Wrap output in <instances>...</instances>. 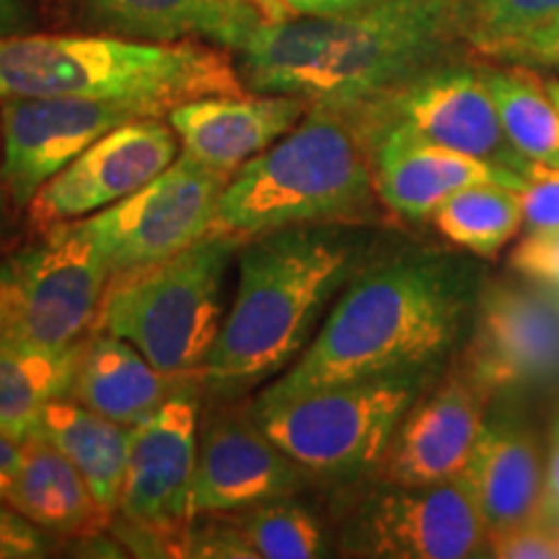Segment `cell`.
Segmentation results:
<instances>
[{
	"instance_id": "6da1fadb",
	"label": "cell",
	"mask_w": 559,
	"mask_h": 559,
	"mask_svg": "<svg viewBox=\"0 0 559 559\" xmlns=\"http://www.w3.org/2000/svg\"><path fill=\"white\" fill-rule=\"evenodd\" d=\"M477 270L445 251H409L345 285L317 337L257 396L277 404L332 383L436 368L469 334Z\"/></svg>"
},
{
	"instance_id": "7a4b0ae2",
	"label": "cell",
	"mask_w": 559,
	"mask_h": 559,
	"mask_svg": "<svg viewBox=\"0 0 559 559\" xmlns=\"http://www.w3.org/2000/svg\"><path fill=\"white\" fill-rule=\"evenodd\" d=\"M456 41L451 0H383L337 16L264 21L239 50V75L254 94L355 107L449 60Z\"/></svg>"
},
{
	"instance_id": "3957f363",
	"label": "cell",
	"mask_w": 559,
	"mask_h": 559,
	"mask_svg": "<svg viewBox=\"0 0 559 559\" xmlns=\"http://www.w3.org/2000/svg\"><path fill=\"white\" fill-rule=\"evenodd\" d=\"M353 223H309L241 241L239 285L200 379L218 396L277 379L317 337L358 267Z\"/></svg>"
},
{
	"instance_id": "277c9868",
	"label": "cell",
	"mask_w": 559,
	"mask_h": 559,
	"mask_svg": "<svg viewBox=\"0 0 559 559\" xmlns=\"http://www.w3.org/2000/svg\"><path fill=\"white\" fill-rule=\"evenodd\" d=\"M213 94H243L239 68L194 41H143L117 34H24L0 39V102L81 96L171 107Z\"/></svg>"
},
{
	"instance_id": "5b68a950",
	"label": "cell",
	"mask_w": 559,
	"mask_h": 559,
	"mask_svg": "<svg viewBox=\"0 0 559 559\" xmlns=\"http://www.w3.org/2000/svg\"><path fill=\"white\" fill-rule=\"evenodd\" d=\"M376 198L355 109L313 104L288 135L228 179L215 228L249 239L309 223H362L376 213Z\"/></svg>"
},
{
	"instance_id": "8992f818",
	"label": "cell",
	"mask_w": 559,
	"mask_h": 559,
	"mask_svg": "<svg viewBox=\"0 0 559 559\" xmlns=\"http://www.w3.org/2000/svg\"><path fill=\"white\" fill-rule=\"evenodd\" d=\"M241 241L213 228L169 260L111 277L94 330L128 340L164 373H202L226 317L223 293Z\"/></svg>"
},
{
	"instance_id": "52a82bcc",
	"label": "cell",
	"mask_w": 559,
	"mask_h": 559,
	"mask_svg": "<svg viewBox=\"0 0 559 559\" xmlns=\"http://www.w3.org/2000/svg\"><path fill=\"white\" fill-rule=\"evenodd\" d=\"M432 373L376 376L251 407L262 430L309 477L353 479L383 464L396 428Z\"/></svg>"
},
{
	"instance_id": "ba28073f",
	"label": "cell",
	"mask_w": 559,
	"mask_h": 559,
	"mask_svg": "<svg viewBox=\"0 0 559 559\" xmlns=\"http://www.w3.org/2000/svg\"><path fill=\"white\" fill-rule=\"evenodd\" d=\"M39 234L0 260V334L73 347L96 326L107 262L79 221Z\"/></svg>"
},
{
	"instance_id": "9c48e42d",
	"label": "cell",
	"mask_w": 559,
	"mask_h": 559,
	"mask_svg": "<svg viewBox=\"0 0 559 559\" xmlns=\"http://www.w3.org/2000/svg\"><path fill=\"white\" fill-rule=\"evenodd\" d=\"M228 179V174L181 153L130 198L79 223L107 262L109 280L130 275L207 236Z\"/></svg>"
},
{
	"instance_id": "30bf717a",
	"label": "cell",
	"mask_w": 559,
	"mask_h": 559,
	"mask_svg": "<svg viewBox=\"0 0 559 559\" xmlns=\"http://www.w3.org/2000/svg\"><path fill=\"white\" fill-rule=\"evenodd\" d=\"M459 368L489 400L559 386V293L526 277L481 285Z\"/></svg>"
},
{
	"instance_id": "8fae6325",
	"label": "cell",
	"mask_w": 559,
	"mask_h": 559,
	"mask_svg": "<svg viewBox=\"0 0 559 559\" xmlns=\"http://www.w3.org/2000/svg\"><path fill=\"white\" fill-rule=\"evenodd\" d=\"M362 124H391L443 148L492 160L526 174L534 160L523 158L502 130L498 104L477 66L451 58L425 68L376 99L355 104Z\"/></svg>"
},
{
	"instance_id": "7c38bea8",
	"label": "cell",
	"mask_w": 559,
	"mask_h": 559,
	"mask_svg": "<svg viewBox=\"0 0 559 559\" xmlns=\"http://www.w3.org/2000/svg\"><path fill=\"white\" fill-rule=\"evenodd\" d=\"M487 523L464 477L436 485H389L345 523L340 549L373 559L485 557Z\"/></svg>"
},
{
	"instance_id": "4fadbf2b",
	"label": "cell",
	"mask_w": 559,
	"mask_h": 559,
	"mask_svg": "<svg viewBox=\"0 0 559 559\" xmlns=\"http://www.w3.org/2000/svg\"><path fill=\"white\" fill-rule=\"evenodd\" d=\"M164 111L138 102L13 96L0 102V187L21 210L88 145L140 117Z\"/></svg>"
},
{
	"instance_id": "5bb4252c",
	"label": "cell",
	"mask_w": 559,
	"mask_h": 559,
	"mask_svg": "<svg viewBox=\"0 0 559 559\" xmlns=\"http://www.w3.org/2000/svg\"><path fill=\"white\" fill-rule=\"evenodd\" d=\"M179 156V138L158 117H140L88 145L26 207L32 228L81 221L130 198Z\"/></svg>"
},
{
	"instance_id": "9a60e30c",
	"label": "cell",
	"mask_w": 559,
	"mask_h": 559,
	"mask_svg": "<svg viewBox=\"0 0 559 559\" xmlns=\"http://www.w3.org/2000/svg\"><path fill=\"white\" fill-rule=\"evenodd\" d=\"M200 373L181 376L164 404L132 428L120 513L145 528L190 521V489L200 451Z\"/></svg>"
},
{
	"instance_id": "2e32d148",
	"label": "cell",
	"mask_w": 559,
	"mask_h": 559,
	"mask_svg": "<svg viewBox=\"0 0 559 559\" xmlns=\"http://www.w3.org/2000/svg\"><path fill=\"white\" fill-rule=\"evenodd\" d=\"M306 474L272 440L254 415L221 412L207 419L200 436L198 469L190 489V513L234 515L264 502L290 498Z\"/></svg>"
},
{
	"instance_id": "e0dca14e",
	"label": "cell",
	"mask_w": 559,
	"mask_h": 559,
	"mask_svg": "<svg viewBox=\"0 0 559 559\" xmlns=\"http://www.w3.org/2000/svg\"><path fill=\"white\" fill-rule=\"evenodd\" d=\"M360 128L373 166L376 192L383 205L404 221L430 218L440 202L466 187L502 185L519 190L523 185V174L519 171L428 143L402 128L362 122Z\"/></svg>"
},
{
	"instance_id": "ac0fdd59",
	"label": "cell",
	"mask_w": 559,
	"mask_h": 559,
	"mask_svg": "<svg viewBox=\"0 0 559 559\" xmlns=\"http://www.w3.org/2000/svg\"><path fill=\"white\" fill-rule=\"evenodd\" d=\"M489 402L461 368L432 391L425 389L383 459L389 485H436L461 477L485 428Z\"/></svg>"
},
{
	"instance_id": "d6986e66",
	"label": "cell",
	"mask_w": 559,
	"mask_h": 559,
	"mask_svg": "<svg viewBox=\"0 0 559 559\" xmlns=\"http://www.w3.org/2000/svg\"><path fill=\"white\" fill-rule=\"evenodd\" d=\"M311 104L293 94H213L169 109L181 153L234 177L304 120Z\"/></svg>"
},
{
	"instance_id": "ffe728a7",
	"label": "cell",
	"mask_w": 559,
	"mask_h": 559,
	"mask_svg": "<svg viewBox=\"0 0 559 559\" xmlns=\"http://www.w3.org/2000/svg\"><path fill=\"white\" fill-rule=\"evenodd\" d=\"M461 477L469 485L489 534L539 521L544 487L539 438L515 412H487L485 428Z\"/></svg>"
},
{
	"instance_id": "44dd1931",
	"label": "cell",
	"mask_w": 559,
	"mask_h": 559,
	"mask_svg": "<svg viewBox=\"0 0 559 559\" xmlns=\"http://www.w3.org/2000/svg\"><path fill=\"white\" fill-rule=\"evenodd\" d=\"M91 24L143 41L205 39L239 52L264 24L254 0H81Z\"/></svg>"
},
{
	"instance_id": "7402d4cb",
	"label": "cell",
	"mask_w": 559,
	"mask_h": 559,
	"mask_svg": "<svg viewBox=\"0 0 559 559\" xmlns=\"http://www.w3.org/2000/svg\"><path fill=\"white\" fill-rule=\"evenodd\" d=\"M179 379L158 370L128 340L91 330L79 342L68 396L115 423L138 428L164 404Z\"/></svg>"
},
{
	"instance_id": "603a6c76",
	"label": "cell",
	"mask_w": 559,
	"mask_h": 559,
	"mask_svg": "<svg viewBox=\"0 0 559 559\" xmlns=\"http://www.w3.org/2000/svg\"><path fill=\"white\" fill-rule=\"evenodd\" d=\"M21 449L24 459L11 487L9 506L55 536L91 534L109 521V515L96 506L81 472L45 432H34Z\"/></svg>"
},
{
	"instance_id": "cb8c5ba5",
	"label": "cell",
	"mask_w": 559,
	"mask_h": 559,
	"mask_svg": "<svg viewBox=\"0 0 559 559\" xmlns=\"http://www.w3.org/2000/svg\"><path fill=\"white\" fill-rule=\"evenodd\" d=\"M39 432H45L81 472L104 515L111 519L120 513L132 428L62 396L45 409Z\"/></svg>"
},
{
	"instance_id": "d4e9b609",
	"label": "cell",
	"mask_w": 559,
	"mask_h": 559,
	"mask_svg": "<svg viewBox=\"0 0 559 559\" xmlns=\"http://www.w3.org/2000/svg\"><path fill=\"white\" fill-rule=\"evenodd\" d=\"M79 345L45 347L0 334V432L19 443L39 430L45 409L70 394Z\"/></svg>"
},
{
	"instance_id": "484cf974",
	"label": "cell",
	"mask_w": 559,
	"mask_h": 559,
	"mask_svg": "<svg viewBox=\"0 0 559 559\" xmlns=\"http://www.w3.org/2000/svg\"><path fill=\"white\" fill-rule=\"evenodd\" d=\"M513 148L534 164L559 169V109L531 68L481 66Z\"/></svg>"
},
{
	"instance_id": "4316f807",
	"label": "cell",
	"mask_w": 559,
	"mask_h": 559,
	"mask_svg": "<svg viewBox=\"0 0 559 559\" xmlns=\"http://www.w3.org/2000/svg\"><path fill=\"white\" fill-rule=\"evenodd\" d=\"M430 221L453 247L492 260L523 226L519 190L502 185L466 187L440 202Z\"/></svg>"
},
{
	"instance_id": "83f0119b",
	"label": "cell",
	"mask_w": 559,
	"mask_h": 559,
	"mask_svg": "<svg viewBox=\"0 0 559 559\" xmlns=\"http://www.w3.org/2000/svg\"><path fill=\"white\" fill-rule=\"evenodd\" d=\"M234 519L254 547L257 559H317L332 555L326 528L304 502L296 500V495L234 513Z\"/></svg>"
},
{
	"instance_id": "f1b7e54d",
	"label": "cell",
	"mask_w": 559,
	"mask_h": 559,
	"mask_svg": "<svg viewBox=\"0 0 559 559\" xmlns=\"http://www.w3.org/2000/svg\"><path fill=\"white\" fill-rule=\"evenodd\" d=\"M459 39L492 58L510 39L559 16V0H451Z\"/></svg>"
},
{
	"instance_id": "f546056e",
	"label": "cell",
	"mask_w": 559,
	"mask_h": 559,
	"mask_svg": "<svg viewBox=\"0 0 559 559\" xmlns=\"http://www.w3.org/2000/svg\"><path fill=\"white\" fill-rule=\"evenodd\" d=\"M523 223L528 230L559 228V169L531 164L519 187Z\"/></svg>"
},
{
	"instance_id": "4dcf8cb0",
	"label": "cell",
	"mask_w": 559,
	"mask_h": 559,
	"mask_svg": "<svg viewBox=\"0 0 559 559\" xmlns=\"http://www.w3.org/2000/svg\"><path fill=\"white\" fill-rule=\"evenodd\" d=\"M510 270L559 293V228L528 230L510 251Z\"/></svg>"
},
{
	"instance_id": "1f68e13d",
	"label": "cell",
	"mask_w": 559,
	"mask_h": 559,
	"mask_svg": "<svg viewBox=\"0 0 559 559\" xmlns=\"http://www.w3.org/2000/svg\"><path fill=\"white\" fill-rule=\"evenodd\" d=\"M55 551V534L0 500V559H41Z\"/></svg>"
},
{
	"instance_id": "d6a6232c",
	"label": "cell",
	"mask_w": 559,
	"mask_h": 559,
	"mask_svg": "<svg viewBox=\"0 0 559 559\" xmlns=\"http://www.w3.org/2000/svg\"><path fill=\"white\" fill-rule=\"evenodd\" d=\"M487 557L500 559H559V531L542 521L498 531L487 536Z\"/></svg>"
},
{
	"instance_id": "836d02e7",
	"label": "cell",
	"mask_w": 559,
	"mask_h": 559,
	"mask_svg": "<svg viewBox=\"0 0 559 559\" xmlns=\"http://www.w3.org/2000/svg\"><path fill=\"white\" fill-rule=\"evenodd\" d=\"M489 60L521 68H557L559 70V16L536 26L519 39H510Z\"/></svg>"
},
{
	"instance_id": "e575fe53",
	"label": "cell",
	"mask_w": 559,
	"mask_h": 559,
	"mask_svg": "<svg viewBox=\"0 0 559 559\" xmlns=\"http://www.w3.org/2000/svg\"><path fill=\"white\" fill-rule=\"evenodd\" d=\"M267 21L304 19V16H337L383 3V0H254Z\"/></svg>"
},
{
	"instance_id": "d590c367",
	"label": "cell",
	"mask_w": 559,
	"mask_h": 559,
	"mask_svg": "<svg viewBox=\"0 0 559 559\" xmlns=\"http://www.w3.org/2000/svg\"><path fill=\"white\" fill-rule=\"evenodd\" d=\"M539 521L549 528H559V412L551 419L547 459H544V487L539 502Z\"/></svg>"
},
{
	"instance_id": "8d00e7d4",
	"label": "cell",
	"mask_w": 559,
	"mask_h": 559,
	"mask_svg": "<svg viewBox=\"0 0 559 559\" xmlns=\"http://www.w3.org/2000/svg\"><path fill=\"white\" fill-rule=\"evenodd\" d=\"M37 32V11L32 0H0V39Z\"/></svg>"
},
{
	"instance_id": "74e56055",
	"label": "cell",
	"mask_w": 559,
	"mask_h": 559,
	"mask_svg": "<svg viewBox=\"0 0 559 559\" xmlns=\"http://www.w3.org/2000/svg\"><path fill=\"white\" fill-rule=\"evenodd\" d=\"M21 210L16 202L9 198V192L0 187V260H3L9 251L16 249L21 239Z\"/></svg>"
},
{
	"instance_id": "f35d334b",
	"label": "cell",
	"mask_w": 559,
	"mask_h": 559,
	"mask_svg": "<svg viewBox=\"0 0 559 559\" xmlns=\"http://www.w3.org/2000/svg\"><path fill=\"white\" fill-rule=\"evenodd\" d=\"M21 459H24V449H21L19 440L0 432V500L9 502L11 487L19 477Z\"/></svg>"
},
{
	"instance_id": "ab89813d",
	"label": "cell",
	"mask_w": 559,
	"mask_h": 559,
	"mask_svg": "<svg viewBox=\"0 0 559 559\" xmlns=\"http://www.w3.org/2000/svg\"><path fill=\"white\" fill-rule=\"evenodd\" d=\"M544 86H547L549 96H551V102H555V104H557V109H559V79H549V81H544Z\"/></svg>"
},
{
	"instance_id": "60d3db41",
	"label": "cell",
	"mask_w": 559,
	"mask_h": 559,
	"mask_svg": "<svg viewBox=\"0 0 559 559\" xmlns=\"http://www.w3.org/2000/svg\"><path fill=\"white\" fill-rule=\"evenodd\" d=\"M557 531H559V528H557Z\"/></svg>"
}]
</instances>
